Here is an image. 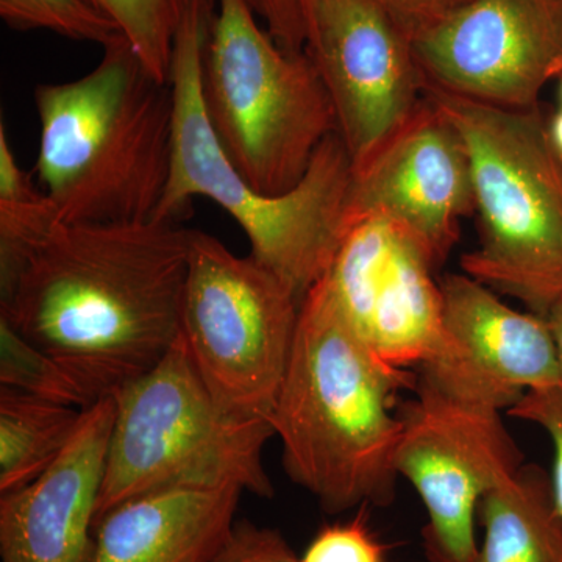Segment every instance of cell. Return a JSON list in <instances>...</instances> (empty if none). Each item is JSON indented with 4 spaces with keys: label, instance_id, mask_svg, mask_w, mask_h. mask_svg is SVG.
<instances>
[{
    "label": "cell",
    "instance_id": "obj_1",
    "mask_svg": "<svg viewBox=\"0 0 562 562\" xmlns=\"http://www.w3.org/2000/svg\"><path fill=\"white\" fill-rule=\"evenodd\" d=\"M191 236L173 221L55 222L0 280V319L91 403L113 397L179 338Z\"/></svg>",
    "mask_w": 562,
    "mask_h": 562
},
{
    "label": "cell",
    "instance_id": "obj_2",
    "mask_svg": "<svg viewBox=\"0 0 562 562\" xmlns=\"http://www.w3.org/2000/svg\"><path fill=\"white\" fill-rule=\"evenodd\" d=\"M416 379L351 330L322 279L303 299L271 422L292 482L328 514L386 508L397 495L398 391Z\"/></svg>",
    "mask_w": 562,
    "mask_h": 562
},
{
    "label": "cell",
    "instance_id": "obj_3",
    "mask_svg": "<svg viewBox=\"0 0 562 562\" xmlns=\"http://www.w3.org/2000/svg\"><path fill=\"white\" fill-rule=\"evenodd\" d=\"M33 98L36 176L58 221L154 220L172 169V85L155 79L120 36L90 74L38 85Z\"/></svg>",
    "mask_w": 562,
    "mask_h": 562
},
{
    "label": "cell",
    "instance_id": "obj_4",
    "mask_svg": "<svg viewBox=\"0 0 562 562\" xmlns=\"http://www.w3.org/2000/svg\"><path fill=\"white\" fill-rule=\"evenodd\" d=\"M213 7L194 0L177 36L172 169L154 220L180 222L194 199H210L246 233L251 257L303 302L330 271L346 235L353 165L341 136L333 133L292 190L280 195L251 190L222 150L202 102V55Z\"/></svg>",
    "mask_w": 562,
    "mask_h": 562
},
{
    "label": "cell",
    "instance_id": "obj_5",
    "mask_svg": "<svg viewBox=\"0 0 562 562\" xmlns=\"http://www.w3.org/2000/svg\"><path fill=\"white\" fill-rule=\"evenodd\" d=\"M471 155L479 246L462 272L546 317L562 299V155L549 114L503 109L427 87Z\"/></svg>",
    "mask_w": 562,
    "mask_h": 562
},
{
    "label": "cell",
    "instance_id": "obj_6",
    "mask_svg": "<svg viewBox=\"0 0 562 562\" xmlns=\"http://www.w3.org/2000/svg\"><path fill=\"white\" fill-rule=\"evenodd\" d=\"M201 91L222 150L258 194L292 190L321 144L338 133L335 105L310 55L280 47L246 0H216Z\"/></svg>",
    "mask_w": 562,
    "mask_h": 562
},
{
    "label": "cell",
    "instance_id": "obj_7",
    "mask_svg": "<svg viewBox=\"0 0 562 562\" xmlns=\"http://www.w3.org/2000/svg\"><path fill=\"white\" fill-rule=\"evenodd\" d=\"M113 397L95 524L121 503L172 487L235 484L273 497L262 464V449L276 436L271 422L239 419L221 408L180 335L155 368Z\"/></svg>",
    "mask_w": 562,
    "mask_h": 562
},
{
    "label": "cell",
    "instance_id": "obj_8",
    "mask_svg": "<svg viewBox=\"0 0 562 562\" xmlns=\"http://www.w3.org/2000/svg\"><path fill=\"white\" fill-rule=\"evenodd\" d=\"M301 299L251 255L192 231L180 336L221 408L269 420L301 316Z\"/></svg>",
    "mask_w": 562,
    "mask_h": 562
},
{
    "label": "cell",
    "instance_id": "obj_9",
    "mask_svg": "<svg viewBox=\"0 0 562 562\" xmlns=\"http://www.w3.org/2000/svg\"><path fill=\"white\" fill-rule=\"evenodd\" d=\"M416 397L398 409L395 471L427 509L422 546L428 562H472L479 553L480 502L525 464L502 412L458 401L416 382Z\"/></svg>",
    "mask_w": 562,
    "mask_h": 562
},
{
    "label": "cell",
    "instance_id": "obj_10",
    "mask_svg": "<svg viewBox=\"0 0 562 562\" xmlns=\"http://www.w3.org/2000/svg\"><path fill=\"white\" fill-rule=\"evenodd\" d=\"M335 105L338 133L358 168L424 102L428 81L382 0H319L305 47Z\"/></svg>",
    "mask_w": 562,
    "mask_h": 562
},
{
    "label": "cell",
    "instance_id": "obj_11",
    "mask_svg": "<svg viewBox=\"0 0 562 562\" xmlns=\"http://www.w3.org/2000/svg\"><path fill=\"white\" fill-rule=\"evenodd\" d=\"M428 87L531 109L562 77V0H469L413 40Z\"/></svg>",
    "mask_w": 562,
    "mask_h": 562
},
{
    "label": "cell",
    "instance_id": "obj_12",
    "mask_svg": "<svg viewBox=\"0 0 562 562\" xmlns=\"http://www.w3.org/2000/svg\"><path fill=\"white\" fill-rule=\"evenodd\" d=\"M436 272L412 233L383 214H364L347 225L324 280L358 338L386 364L408 371L441 342Z\"/></svg>",
    "mask_w": 562,
    "mask_h": 562
},
{
    "label": "cell",
    "instance_id": "obj_13",
    "mask_svg": "<svg viewBox=\"0 0 562 562\" xmlns=\"http://www.w3.org/2000/svg\"><path fill=\"white\" fill-rule=\"evenodd\" d=\"M442 338L416 382L458 401L508 412L525 392L562 386L549 322L520 313L468 273H447Z\"/></svg>",
    "mask_w": 562,
    "mask_h": 562
},
{
    "label": "cell",
    "instance_id": "obj_14",
    "mask_svg": "<svg viewBox=\"0 0 562 562\" xmlns=\"http://www.w3.org/2000/svg\"><path fill=\"white\" fill-rule=\"evenodd\" d=\"M473 213L468 146L427 95L368 161L353 168L349 222L364 214L391 217L422 244L438 271L460 241L461 221Z\"/></svg>",
    "mask_w": 562,
    "mask_h": 562
},
{
    "label": "cell",
    "instance_id": "obj_15",
    "mask_svg": "<svg viewBox=\"0 0 562 562\" xmlns=\"http://www.w3.org/2000/svg\"><path fill=\"white\" fill-rule=\"evenodd\" d=\"M114 397L83 409L60 457L38 479L0 497V562H85L105 472Z\"/></svg>",
    "mask_w": 562,
    "mask_h": 562
},
{
    "label": "cell",
    "instance_id": "obj_16",
    "mask_svg": "<svg viewBox=\"0 0 562 562\" xmlns=\"http://www.w3.org/2000/svg\"><path fill=\"white\" fill-rule=\"evenodd\" d=\"M243 492L220 484L131 498L98 520L85 562H211L236 524Z\"/></svg>",
    "mask_w": 562,
    "mask_h": 562
},
{
    "label": "cell",
    "instance_id": "obj_17",
    "mask_svg": "<svg viewBox=\"0 0 562 562\" xmlns=\"http://www.w3.org/2000/svg\"><path fill=\"white\" fill-rule=\"evenodd\" d=\"M482 546L472 562H562V519L552 476L525 462L480 502Z\"/></svg>",
    "mask_w": 562,
    "mask_h": 562
},
{
    "label": "cell",
    "instance_id": "obj_18",
    "mask_svg": "<svg viewBox=\"0 0 562 562\" xmlns=\"http://www.w3.org/2000/svg\"><path fill=\"white\" fill-rule=\"evenodd\" d=\"M83 409L0 386V494L38 479L68 447Z\"/></svg>",
    "mask_w": 562,
    "mask_h": 562
},
{
    "label": "cell",
    "instance_id": "obj_19",
    "mask_svg": "<svg viewBox=\"0 0 562 562\" xmlns=\"http://www.w3.org/2000/svg\"><path fill=\"white\" fill-rule=\"evenodd\" d=\"M116 25L155 79L171 83L176 41L194 0H85Z\"/></svg>",
    "mask_w": 562,
    "mask_h": 562
},
{
    "label": "cell",
    "instance_id": "obj_20",
    "mask_svg": "<svg viewBox=\"0 0 562 562\" xmlns=\"http://www.w3.org/2000/svg\"><path fill=\"white\" fill-rule=\"evenodd\" d=\"M0 386L38 395L65 405L88 408L92 405L79 384L74 382L49 355L29 342L10 324L0 319Z\"/></svg>",
    "mask_w": 562,
    "mask_h": 562
},
{
    "label": "cell",
    "instance_id": "obj_21",
    "mask_svg": "<svg viewBox=\"0 0 562 562\" xmlns=\"http://www.w3.org/2000/svg\"><path fill=\"white\" fill-rule=\"evenodd\" d=\"M0 16L14 31H49L102 47L122 36L113 22L85 0H0Z\"/></svg>",
    "mask_w": 562,
    "mask_h": 562
},
{
    "label": "cell",
    "instance_id": "obj_22",
    "mask_svg": "<svg viewBox=\"0 0 562 562\" xmlns=\"http://www.w3.org/2000/svg\"><path fill=\"white\" fill-rule=\"evenodd\" d=\"M301 562H386L383 543L372 535L364 517L328 525L310 542Z\"/></svg>",
    "mask_w": 562,
    "mask_h": 562
},
{
    "label": "cell",
    "instance_id": "obj_23",
    "mask_svg": "<svg viewBox=\"0 0 562 562\" xmlns=\"http://www.w3.org/2000/svg\"><path fill=\"white\" fill-rule=\"evenodd\" d=\"M508 416L541 427L553 442V502L562 519V386L541 387L525 392Z\"/></svg>",
    "mask_w": 562,
    "mask_h": 562
},
{
    "label": "cell",
    "instance_id": "obj_24",
    "mask_svg": "<svg viewBox=\"0 0 562 562\" xmlns=\"http://www.w3.org/2000/svg\"><path fill=\"white\" fill-rule=\"evenodd\" d=\"M211 562H301L286 539L272 528L249 520L233 525L227 541Z\"/></svg>",
    "mask_w": 562,
    "mask_h": 562
},
{
    "label": "cell",
    "instance_id": "obj_25",
    "mask_svg": "<svg viewBox=\"0 0 562 562\" xmlns=\"http://www.w3.org/2000/svg\"><path fill=\"white\" fill-rule=\"evenodd\" d=\"M216 2V0H209ZM266 31L288 52H305L308 14L317 0H246Z\"/></svg>",
    "mask_w": 562,
    "mask_h": 562
},
{
    "label": "cell",
    "instance_id": "obj_26",
    "mask_svg": "<svg viewBox=\"0 0 562 562\" xmlns=\"http://www.w3.org/2000/svg\"><path fill=\"white\" fill-rule=\"evenodd\" d=\"M382 2L413 41L469 0H382Z\"/></svg>",
    "mask_w": 562,
    "mask_h": 562
},
{
    "label": "cell",
    "instance_id": "obj_27",
    "mask_svg": "<svg viewBox=\"0 0 562 562\" xmlns=\"http://www.w3.org/2000/svg\"><path fill=\"white\" fill-rule=\"evenodd\" d=\"M546 319L549 322L550 330L553 333L554 344H557L558 361H560L562 380V299L550 308Z\"/></svg>",
    "mask_w": 562,
    "mask_h": 562
},
{
    "label": "cell",
    "instance_id": "obj_28",
    "mask_svg": "<svg viewBox=\"0 0 562 562\" xmlns=\"http://www.w3.org/2000/svg\"><path fill=\"white\" fill-rule=\"evenodd\" d=\"M550 136L562 155V106L549 116Z\"/></svg>",
    "mask_w": 562,
    "mask_h": 562
},
{
    "label": "cell",
    "instance_id": "obj_29",
    "mask_svg": "<svg viewBox=\"0 0 562 562\" xmlns=\"http://www.w3.org/2000/svg\"><path fill=\"white\" fill-rule=\"evenodd\" d=\"M560 98H561V106H562V77H561V90H560Z\"/></svg>",
    "mask_w": 562,
    "mask_h": 562
}]
</instances>
